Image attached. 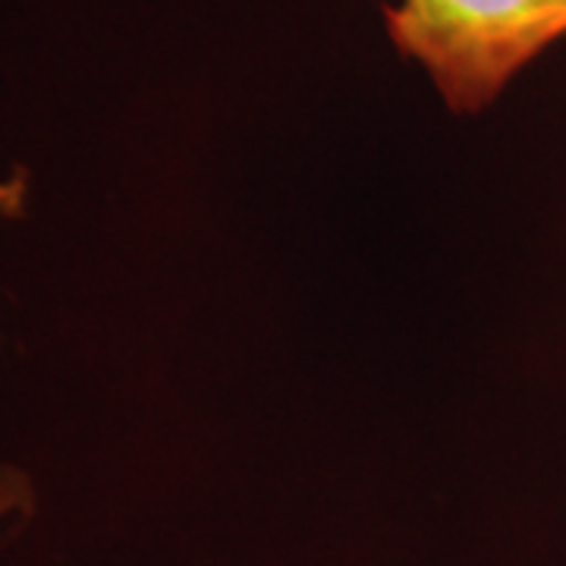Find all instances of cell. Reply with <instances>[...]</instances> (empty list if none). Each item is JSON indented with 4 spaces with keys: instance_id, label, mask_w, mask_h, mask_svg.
Returning <instances> with one entry per match:
<instances>
[{
    "instance_id": "obj_1",
    "label": "cell",
    "mask_w": 566,
    "mask_h": 566,
    "mask_svg": "<svg viewBox=\"0 0 566 566\" xmlns=\"http://www.w3.org/2000/svg\"><path fill=\"white\" fill-rule=\"evenodd\" d=\"M385 22L397 51L431 76L447 107L475 114L566 39V0H400L387 7Z\"/></svg>"
},
{
    "instance_id": "obj_2",
    "label": "cell",
    "mask_w": 566,
    "mask_h": 566,
    "mask_svg": "<svg viewBox=\"0 0 566 566\" xmlns=\"http://www.w3.org/2000/svg\"><path fill=\"white\" fill-rule=\"evenodd\" d=\"M35 506L32 479L17 465H0V528L22 520Z\"/></svg>"
},
{
    "instance_id": "obj_3",
    "label": "cell",
    "mask_w": 566,
    "mask_h": 566,
    "mask_svg": "<svg viewBox=\"0 0 566 566\" xmlns=\"http://www.w3.org/2000/svg\"><path fill=\"white\" fill-rule=\"evenodd\" d=\"M17 202H20V189L10 182H0V211H10Z\"/></svg>"
}]
</instances>
